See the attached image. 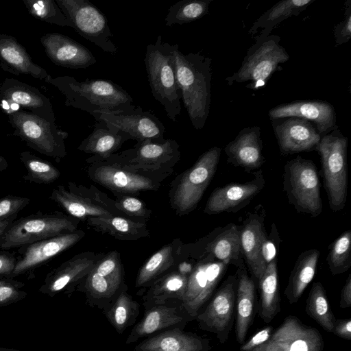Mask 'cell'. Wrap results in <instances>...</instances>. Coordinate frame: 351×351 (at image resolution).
<instances>
[{
  "instance_id": "10",
  "label": "cell",
  "mask_w": 351,
  "mask_h": 351,
  "mask_svg": "<svg viewBox=\"0 0 351 351\" xmlns=\"http://www.w3.org/2000/svg\"><path fill=\"white\" fill-rule=\"evenodd\" d=\"M254 40L256 42L248 49L241 67L226 78L229 86L234 83L251 82V88L262 86L278 65L289 59L286 49L280 45L278 36H256Z\"/></svg>"
},
{
  "instance_id": "9",
  "label": "cell",
  "mask_w": 351,
  "mask_h": 351,
  "mask_svg": "<svg viewBox=\"0 0 351 351\" xmlns=\"http://www.w3.org/2000/svg\"><path fill=\"white\" fill-rule=\"evenodd\" d=\"M80 220L61 212L41 213L14 221L0 239V248L23 247L77 230Z\"/></svg>"
},
{
  "instance_id": "41",
  "label": "cell",
  "mask_w": 351,
  "mask_h": 351,
  "mask_svg": "<svg viewBox=\"0 0 351 351\" xmlns=\"http://www.w3.org/2000/svg\"><path fill=\"white\" fill-rule=\"evenodd\" d=\"M305 311L323 329L332 332L336 318L331 310L326 290L320 282L313 284L306 299Z\"/></svg>"
},
{
  "instance_id": "37",
  "label": "cell",
  "mask_w": 351,
  "mask_h": 351,
  "mask_svg": "<svg viewBox=\"0 0 351 351\" xmlns=\"http://www.w3.org/2000/svg\"><path fill=\"white\" fill-rule=\"evenodd\" d=\"M320 252L313 248L302 252L291 271L284 295L290 304L298 302L314 278Z\"/></svg>"
},
{
  "instance_id": "35",
  "label": "cell",
  "mask_w": 351,
  "mask_h": 351,
  "mask_svg": "<svg viewBox=\"0 0 351 351\" xmlns=\"http://www.w3.org/2000/svg\"><path fill=\"white\" fill-rule=\"evenodd\" d=\"M236 277L235 337L237 342L243 344L254 317L256 287L246 268L237 269Z\"/></svg>"
},
{
  "instance_id": "23",
  "label": "cell",
  "mask_w": 351,
  "mask_h": 351,
  "mask_svg": "<svg viewBox=\"0 0 351 351\" xmlns=\"http://www.w3.org/2000/svg\"><path fill=\"white\" fill-rule=\"evenodd\" d=\"M271 121L282 155L315 151L322 136L311 122L293 117Z\"/></svg>"
},
{
  "instance_id": "42",
  "label": "cell",
  "mask_w": 351,
  "mask_h": 351,
  "mask_svg": "<svg viewBox=\"0 0 351 351\" xmlns=\"http://www.w3.org/2000/svg\"><path fill=\"white\" fill-rule=\"evenodd\" d=\"M213 0H181L170 6L165 16V25H182L197 21L208 13Z\"/></svg>"
},
{
  "instance_id": "21",
  "label": "cell",
  "mask_w": 351,
  "mask_h": 351,
  "mask_svg": "<svg viewBox=\"0 0 351 351\" xmlns=\"http://www.w3.org/2000/svg\"><path fill=\"white\" fill-rule=\"evenodd\" d=\"M253 175V179L250 181L232 182L214 189L206 203L204 213H236L246 206L263 189L265 184L261 169Z\"/></svg>"
},
{
  "instance_id": "31",
  "label": "cell",
  "mask_w": 351,
  "mask_h": 351,
  "mask_svg": "<svg viewBox=\"0 0 351 351\" xmlns=\"http://www.w3.org/2000/svg\"><path fill=\"white\" fill-rule=\"evenodd\" d=\"M131 136L117 127L99 119L93 132L82 141L77 149L92 154L88 160H103L115 154Z\"/></svg>"
},
{
  "instance_id": "11",
  "label": "cell",
  "mask_w": 351,
  "mask_h": 351,
  "mask_svg": "<svg viewBox=\"0 0 351 351\" xmlns=\"http://www.w3.org/2000/svg\"><path fill=\"white\" fill-rule=\"evenodd\" d=\"M126 287L120 253L112 250L104 254L75 289L84 293L89 306L104 311Z\"/></svg>"
},
{
  "instance_id": "14",
  "label": "cell",
  "mask_w": 351,
  "mask_h": 351,
  "mask_svg": "<svg viewBox=\"0 0 351 351\" xmlns=\"http://www.w3.org/2000/svg\"><path fill=\"white\" fill-rule=\"evenodd\" d=\"M55 1L77 34L105 52H117L108 20L94 4L88 0Z\"/></svg>"
},
{
  "instance_id": "32",
  "label": "cell",
  "mask_w": 351,
  "mask_h": 351,
  "mask_svg": "<svg viewBox=\"0 0 351 351\" xmlns=\"http://www.w3.org/2000/svg\"><path fill=\"white\" fill-rule=\"evenodd\" d=\"M0 66L15 75H28L45 80L47 71L34 63L26 49L10 35L0 34Z\"/></svg>"
},
{
  "instance_id": "36",
  "label": "cell",
  "mask_w": 351,
  "mask_h": 351,
  "mask_svg": "<svg viewBox=\"0 0 351 351\" xmlns=\"http://www.w3.org/2000/svg\"><path fill=\"white\" fill-rule=\"evenodd\" d=\"M95 231L121 241H136L149 237L146 223L126 216L90 217L86 221Z\"/></svg>"
},
{
  "instance_id": "12",
  "label": "cell",
  "mask_w": 351,
  "mask_h": 351,
  "mask_svg": "<svg viewBox=\"0 0 351 351\" xmlns=\"http://www.w3.org/2000/svg\"><path fill=\"white\" fill-rule=\"evenodd\" d=\"M49 199L67 215L80 221L90 217L125 216L114 206V199L93 184L86 186L74 182L54 188Z\"/></svg>"
},
{
  "instance_id": "27",
  "label": "cell",
  "mask_w": 351,
  "mask_h": 351,
  "mask_svg": "<svg viewBox=\"0 0 351 351\" xmlns=\"http://www.w3.org/2000/svg\"><path fill=\"white\" fill-rule=\"evenodd\" d=\"M40 43L47 56L56 65L84 69L97 62L88 48L62 34L47 33L40 38Z\"/></svg>"
},
{
  "instance_id": "5",
  "label": "cell",
  "mask_w": 351,
  "mask_h": 351,
  "mask_svg": "<svg viewBox=\"0 0 351 351\" xmlns=\"http://www.w3.org/2000/svg\"><path fill=\"white\" fill-rule=\"evenodd\" d=\"M348 138L335 129L321 137L315 151L321 158L322 173L333 212L345 207L348 195Z\"/></svg>"
},
{
  "instance_id": "52",
  "label": "cell",
  "mask_w": 351,
  "mask_h": 351,
  "mask_svg": "<svg viewBox=\"0 0 351 351\" xmlns=\"http://www.w3.org/2000/svg\"><path fill=\"white\" fill-rule=\"evenodd\" d=\"M336 336L346 340H351V319L346 318L335 320L332 332Z\"/></svg>"
},
{
  "instance_id": "49",
  "label": "cell",
  "mask_w": 351,
  "mask_h": 351,
  "mask_svg": "<svg viewBox=\"0 0 351 351\" xmlns=\"http://www.w3.org/2000/svg\"><path fill=\"white\" fill-rule=\"evenodd\" d=\"M343 19L334 27L336 46L348 43L351 38V1L346 3Z\"/></svg>"
},
{
  "instance_id": "54",
  "label": "cell",
  "mask_w": 351,
  "mask_h": 351,
  "mask_svg": "<svg viewBox=\"0 0 351 351\" xmlns=\"http://www.w3.org/2000/svg\"><path fill=\"white\" fill-rule=\"evenodd\" d=\"M16 216L11 217L10 218L0 221V239L8 229V228L15 221Z\"/></svg>"
},
{
  "instance_id": "6",
  "label": "cell",
  "mask_w": 351,
  "mask_h": 351,
  "mask_svg": "<svg viewBox=\"0 0 351 351\" xmlns=\"http://www.w3.org/2000/svg\"><path fill=\"white\" fill-rule=\"evenodd\" d=\"M90 180L117 195H138L142 192L156 191L169 176L136 171L109 160H86Z\"/></svg>"
},
{
  "instance_id": "33",
  "label": "cell",
  "mask_w": 351,
  "mask_h": 351,
  "mask_svg": "<svg viewBox=\"0 0 351 351\" xmlns=\"http://www.w3.org/2000/svg\"><path fill=\"white\" fill-rule=\"evenodd\" d=\"M183 245L181 239L176 238L152 254L139 269L135 287L143 290L171 271L181 258Z\"/></svg>"
},
{
  "instance_id": "2",
  "label": "cell",
  "mask_w": 351,
  "mask_h": 351,
  "mask_svg": "<svg viewBox=\"0 0 351 351\" xmlns=\"http://www.w3.org/2000/svg\"><path fill=\"white\" fill-rule=\"evenodd\" d=\"M174 64L181 98L193 126L202 129L210 112L211 59L204 55L184 54L174 45Z\"/></svg>"
},
{
  "instance_id": "28",
  "label": "cell",
  "mask_w": 351,
  "mask_h": 351,
  "mask_svg": "<svg viewBox=\"0 0 351 351\" xmlns=\"http://www.w3.org/2000/svg\"><path fill=\"white\" fill-rule=\"evenodd\" d=\"M271 120L284 117H298L313 122L322 136L337 129L333 106L324 101H300L279 105L269 113Z\"/></svg>"
},
{
  "instance_id": "50",
  "label": "cell",
  "mask_w": 351,
  "mask_h": 351,
  "mask_svg": "<svg viewBox=\"0 0 351 351\" xmlns=\"http://www.w3.org/2000/svg\"><path fill=\"white\" fill-rule=\"evenodd\" d=\"M273 328L271 326H267L257 332L247 341L243 343L239 351H251L259 346L263 344L270 338Z\"/></svg>"
},
{
  "instance_id": "20",
  "label": "cell",
  "mask_w": 351,
  "mask_h": 351,
  "mask_svg": "<svg viewBox=\"0 0 351 351\" xmlns=\"http://www.w3.org/2000/svg\"><path fill=\"white\" fill-rule=\"evenodd\" d=\"M265 212L261 205L248 213L240 226L241 249L244 263L252 276L258 282L267 263L264 257V247L267 241L265 228Z\"/></svg>"
},
{
  "instance_id": "51",
  "label": "cell",
  "mask_w": 351,
  "mask_h": 351,
  "mask_svg": "<svg viewBox=\"0 0 351 351\" xmlns=\"http://www.w3.org/2000/svg\"><path fill=\"white\" fill-rule=\"evenodd\" d=\"M17 258L8 252H0V277L12 278V274L16 264Z\"/></svg>"
},
{
  "instance_id": "7",
  "label": "cell",
  "mask_w": 351,
  "mask_h": 351,
  "mask_svg": "<svg viewBox=\"0 0 351 351\" xmlns=\"http://www.w3.org/2000/svg\"><path fill=\"white\" fill-rule=\"evenodd\" d=\"M13 128L12 135L31 149L59 162L66 156L65 140L69 134L60 129L55 121L47 120L20 109L8 114Z\"/></svg>"
},
{
  "instance_id": "18",
  "label": "cell",
  "mask_w": 351,
  "mask_h": 351,
  "mask_svg": "<svg viewBox=\"0 0 351 351\" xmlns=\"http://www.w3.org/2000/svg\"><path fill=\"white\" fill-rule=\"evenodd\" d=\"M193 320L194 318L178 300H169L164 304L145 308L142 319L132 328L125 343H133L169 329L184 330L186 324Z\"/></svg>"
},
{
  "instance_id": "53",
  "label": "cell",
  "mask_w": 351,
  "mask_h": 351,
  "mask_svg": "<svg viewBox=\"0 0 351 351\" xmlns=\"http://www.w3.org/2000/svg\"><path fill=\"white\" fill-rule=\"evenodd\" d=\"M340 307L350 308L351 306V274H349L340 295Z\"/></svg>"
},
{
  "instance_id": "8",
  "label": "cell",
  "mask_w": 351,
  "mask_h": 351,
  "mask_svg": "<svg viewBox=\"0 0 351 351\" xmlns=\"http://www.w3.org/2000/svg\"><path fill=\"white\" fill-rule=\"evenodd\" d=\"M283 191L296 212L316 217L323 209L320 182L315 164L298 156L285 164Z\"/></svg>"
},
{
  "instance_id": "38",
  "label": "cell",
  "mask_w": 351,
  "mask_h": 351,
  "mask_svg": "<svg viewBox=\"0 0 351 351\" xmlns=\"http://www.w3.org/2000/svg\"><path fill=\"white\" fill-rule=\"evenodd\" d=\"M258 283L260 290L258 315L265 323L269 324L280 311L276 258L267 263Z\"/></svg>"
},
{
  "instance_id": "43",
  "label": "cell",
  "mask_w": 351,
  "mask_h": 351,
  "mask_svg": "<svg viewBox=\"0 0 351 351\" xmlns=\"http://www.w3.org/2000/svg\"><path fill=\"white\" fill-rule=\"evenodd\" d=\"M19 159L23 164L27 174L23 179L36 184H51L60 176V171L51 162L43 160L30 152L20 153Z\"/></svg>"
},
{
  "instance_id": "48",
  "label": "cell",
  "mask_w": 351,
  "mask_h": 351,
  "mask_svg": "<svg viewBox=\"0 0 351 351\" xmlns=\"http://www.w3.org/2000/svg\"><path fill=\"white\" fill-rule=\"evenodd\" d=\"M30 199L16 195H7L0 199V221L17 216L27 206Z\"/></svg>"
},
{
  "instance_id": "4",
  "label": "cell",
  "mask_w": 351,
  "mask_h": 351,
  "mask_svg": "<svg viewBox=\"0 0 351 351\" xmlns=\"http://www.w3.org/2000/svg\"><path fill=\"white\" fill-rule=\"evenodd\" d=\"M220 155L219 147L210 148L172 180L168 195L177 215H186L196 208L216 172Z\"/></svg>"
},
{
  "instance_id": "13",
  "label": "cell",
  "mask_w": 351,
  "mask_h": 351,
  "mask_svg": "<svg viewBox=\"0 0 351 351\" xmlns=\"http://www.w3.org/2000/svg\"><path fill=\"white\" fill-rule=\"evenodd\" d=\"M106 158L136 171L170 176L180 160V151L178 143L173 139L144 141Z\"/></svg>"
},
{
  "instance_id": "46",
  "label": "cell",
  "mask_w": 351,
  "mask_h": 351,
  "mask_svg": "<svg viewBox=\"0 0 351 351\" xmlns=\"http://www.w3.org/2000/svg\"><path fill=\"white\" fill-rule=\"evenodd\" d=\"M114 206L125 216L146 223L151 219L152 210L141 199L133 195L115 196Z\"/></svg>"
},
{
  "instance_id": "24",
  "label": "cell",
  "mask_w": 351,
  "mask_h": 351,
  "mask_svg": "<svg viewBox=\"0 0 351 351\" xmlns=\"http://www.w3.org/2000/svg\"><path fill=\"white\" fill-rule=\"evenodd\" d=\"M99 119L125 132L137 142L165 140V128L162 123L152 112L143 111L141 107L119 114H100L95 118L96 121Z\"/></svg>"
},
{
  "instance_id": "45",
  "label": "cell",
  "mask_w": 351,
  "mask_h": 351,
  "mask_svg": "<svg viewBox=\"0 0 351 351\" xmlns=\"http://www.w3.org/2000/svg\"><path fill=\"white\" fill-rule=\"evenodd\" d=\"M29 14L44 22L61 27L71 25L55 0H23Z\"/></svg>"
},
{
  "instance_id": "16",
  "label": "cell",
  "mask_w": 351,
  "mask_h": 351,
  "mask_svg": "<svg viewBox=\"0 0 351 351\" xmlns=\"http://www.w3.org/2000/svg\"><path fill=\"white\" fill-rule=\"evenodd\" d=\"M236 290V275H230L195 317L198 327L215 334L222 344L227 341L234 324Z\"/></svg>"
},
{
  "instance_id": "56",
  "label": "cell",
  "mask_w": 351,
  "mask_h": 351,
  "mask_svg": "<svg viewBox=\"0 0 351 351\" xmlns=\"http://www.w3.org/2000/svg\"><path fill=\"white\" fill-rule=\"evenodd\" d=\"M0 351H19L13 348H0Z\"/></svg>"
},
{
  "instance_id": "17",
  "label": "cell",
  "mask_w": 351,
  "mask_h": 351,
  "mask_svg": "<svg viewBox=\"0 0 351 351\" xmlns=\"http://www.w3.org/2000/svg\"><path fill=\"white\" fill-rule=\"evenodd\" d=\"M324 341L319 331L289 315L267 341L251 351H323Z\"/></svg>"
},
{
  "instance_id": "25",
  "label": "cell",
  "mask_w": 351,
  "mask_h": 351,
  "mask_svg": "<svg viewBox=\"0 0 351 351\" xmlns=\"http://www.w3.org/2000/svg\"><path fill=\"white\" fill-rule=\"evenodd\" d=\"M195 244L202 253L228 265H234L237 269L245 268L241 249L240 226L230 223L218 227Z\"/></svg>"
},
{
  "instance_id": "39",
  "label": "cell",
  "mask_w": 351,
  "mask_h": 351,
  "mask_svg": "<svg viewBox=\"0 0 351 351\" xmlns=\"http://www.w3.org/2000/svg\"><path fill=\"white\" fill-rule=\"evenodd\" d=\"M315 0H282L274 4L254 23L248 34L254 35L258 29L262 30L258 36L266 37L278 23L292 16H298Z\"/></svg>"
},
{
  "instance_id": "19",
  "label": "cell",
  "mask_w": 351,
  "mask_h": 351,
  "mask_svg": "<svg viewBox=\"0 0 351 351\" xmlns=\"http://www.w3.org/2000/svg\"><path fill=\"white\" fill-rule=\"evenodd\" d=\"M104 254L87 251L75 254L49 271L38 291L49 297L62 291L73 292Z\"/></svg>"
},
{
  "instance_id": "47",
  "label": "cell",
  "mask_w": 351,
  "mask_h": 351,
  "mask_svg": "<svg viewBox=\"0 0 351 351\" xmlns=\"http://www.w3.org/2000/svg\"><path fill=\"white\" fill-rule=\"evenodd\" d=\"M25 284L12 278L0 279V307L17 302L26 298L22 289Z\"/></svg>"
},
{
  "instance_id": "15",
  "label": "cell",
  "mask_w": 351,
  "mask_h": 351,
  "mask_svg": "<svg viewBox=\"0 0 351 351\" xmlns=\"http://www.w3.org/2000/svg\"><path fill=\"white\" fill-rule=\"evenodd\" d=\"M190 254L195 261L193 271L188 278L182 304L195 319L197 314L213 296L228 265L206 254Z\"/></svg>"
},
{
  "instance_id": "3",
  "label": "cell",
  "mask_w": 351,
  "mask_h": 351,
  "mask_svg": "<svg viewBox=\"0 0 351 351\" xmlns=\"http://www.w3.org/2000/svg\"><path fill=\"white\" fill-rule=\"evenodd\" d=\"M174 45L164 43L159 35L146 48L144 59L153 97L163 106L167 117L176 121L181 112L180 90L174 64Z\"/></svg>"
},
{
  "instance_id": "55",
  "label": "cell",
  "mask_w": 351,
  "mask_h": 351,
  "mask_svg": "<svg viewBox=\"0 0 351 351\" xmlns=\"http://www.w3.org/2000/svg\"><path fill=\"white\" fill-rule=\"evenodd\" d=\"M8 167L7 160L0 154V172L5 171Z\"/></svg>"
},
{
  "instance_id": "44",
  "label": "cell",
  "mask_w": 351,
  "mask_h": 351,
  "mask_svg": "<svg viewBox=\"0 0 351 351\" xmlns=\"http://www.w3.org/2000/svg\"><path fill=\"white\" fill-rule=\"evenodd\" d=\"M332 275L347 271L351 267V230L344 231L329 247L326 258Z\"/></svg>"
},
{
  "instance_id": "30",
  "label": "cell",
  "mask_w": 351,
  "mask_h": 351,
  "mask_svg": "<svg viewBox=\"0 0 351 351\" xmlns=\"http://www.w3.org/2000/svg\"><path fill=\"white\" fill-rule=\"evenodd\" d=\"M209 339L191 332L173 328L158 332L137 344L134 351H209Z\"/></svg>"
},
{
  "instance_id": "34",
  "label": "cell",
  "mask_w": 351,
  "mask_h": 351,
  "mask_svg": "<svg viewBox=\"0 0 351 351\" xmlns=\"http://www.w3.org/2000/svg\"><path fill=\"white\" fill-rule=\"evenodd\" d=\"M189 276L180 272L176 266L163 275L149 287L138 291L137 295L142 296L144 308L164 304L169 300L182 302L187 286Z\"/></svg>"
},
{
  "instance_id": "26",
  "label": "cell",
  "mask_w": 351,
  "mask_h": 351,
  "mask_svg": "<svg viewBox=\"0 0 351 351\" xmlns=\"http://www.w3.org/2000/svg\"><path fill=\"white\" fill-rule=\"evenodd\" d=\"M86 233L82 230L63 234L25 245L21 257L17 258L12 278L34 269L81 241Z\"/></svg>"
},
{
  "instance_id": "1",
  "label": "cell",
  "mask_w": 351,
  "mask_h": 351,
  "mask_svg": "<svg viewBox=\"0 0 351 351\" xmlns=\"http://www.w3.org/2000/svg\"><path fill=\"white\" fill-rule=\"evenodd\" d=\"M45 81L60 91L66 106L86 111L95 119L100 114H119L136 108L131 95L110 80L87 79L78 82L71 76L53 77L49 75Z\"/></svg>"
},
{
  "instance_id": "22",
  "label": "cell",
  "mask_w": 351,
  "mask_h": 351,
  "mask_svg": "<svg viewBox=\"0 0 351 351\" xmlns=\"http://www.w3.org/2000/svg\"><path fill=\"white\" fill-rule=\"evenodd\" d=\"M1 107L6 112L20 110L21 107L47 120L55 121L51 102L37 88L14 78H5L0 84Z\"/></svg>"
},
{
  "instance_id": "40",
  "label": "cell",
  "mask_w": 351,
  "mask_h": 351,
  "mask_svg": "<svg viewBox=\"0 0 351 351\" xmlns=\"http://www.w3.org/2000/svg\"><path fill=\"white\" fill-rule=\"evenodd\" d=\"M123 289L114 301L104 311L108 321L117 333L121 335L134 325L140 313V304Z\"/></svg>"
},
{
  "instance_id": "29",
  "label": "cell",
  "mask_w": 351,
  "mask_h": 351,
  "mask_svg": "<svg viewBox=\"0 0 351 351\" xmlns=\"http://www.w3.org/2000/svg\"><path fill=\"white\" fill-rule=\"evenodd\" d=\"M227 162L251 172L265 162L258 126L245 128L224 148Z\"/></svg>"
}]
</instances>
